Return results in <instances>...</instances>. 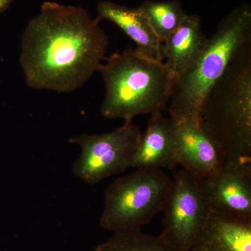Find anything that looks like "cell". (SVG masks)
<instances>
[{
    "label": "cell",
    "instance_id": "cell-1",
    "mask_svg": "<svg viewBox=\"0 0 251 251\" xmlns=\"http://www.w3.org/2000/svg\"><path fill=\"white\" fill-rule=\"evenodd\" d=\"M108 45L85 9L45 1L23 33L20 63L26 84L37 90L75 91L99 70Z\"/></svg>",
    "mask_w": 251,
    "mask_h": 251
},
{
    "label": "cell",
    "instance_id": "cell-2",
    "mask_svg": "<svg viewBox=\"0 0 251 251\" xmlns=\"http://www.w3.org/2000/svg\"><path fill=\"white\" fill-rule=\"evenodd\" d=\"M200 126L221 150L225 163H251V41L206 95Z\"/></svg>",
    "mask_w": 251,
    "mask_h": 251
},
{
    "label": "cell",
    "instance_id": "cell-3",
    "mask_svg": "<svg viewBox=\"0 0 251 251\" xmlns=\"http://www.w3.org/2000/svg\"><path fill=\"white\" fill-rule=\"evenodd\" d=\"M250 41L251 6L242 4L220 22L196 60L175 79L169 100L170 117L176 123L200 126L201 109L206 95Z\"/></svg>",
    "mask_w": 251,
    "mask_h": 251
},
{
    "label": "cell",
    "instance_id": "cell-4",
    "mask_svg": "<svg viewBox=\"0 0 251 251\" xmlns=\"http://www.w3.org/2000/svg\"><path fill=\"white\" fill-rule=\"evenodd\" d=\"M99 72L106 88L103 117L132 121L140 115L162 112L169 103L175 81L171 71L164 62L137 49L112 54Z\"/></svg>",
    "mask_w": 251,
    "mask_h": 251
},
{
    "label": "cell",
    "instance_id": "cell-5",
    "mask_svg": "<svg viewBox=\"0 0 251 251\" xmlns=\"http://www.w3.org/2000/svg\"><path fill=\"white\" fill-rule=\"evenodd\" d=\"M173 179L159 168H144L115 180L105 193L100 227L115 231L141 227L164 209Z\"/></svg>",
    "mask_w": 251,
    "mask_h": 251
},
{
    "label": "cell",
    "instance_id": "cell-6",
    "mask_svg": "<svg viewBox=\"0 0 251 251\" xmlns=\"http://www.w3.org/2000/svg\"><path fill=\"white\" fill-rule=\"evenodd\" d=\"M142 135L139 127L129 121L110 133H84L70 138L71 143L81 148L80 157L73 164V173L84 182L96 184L131 168Z\"/></svg>",
    "mask_w": 251,
    "mask_h": 251
},
{
    "label": "cell",
    "instance_id": "cell-7",
    "mask_svg": "<svg viewBox=\"0 0 251 251\" xmlns=\"http://www.w3.org/2000/svg\"><path fill=\"white\" fill-rule=\"evenodd\" d=\"M163 211L161 235L173 247L190 251L209 214L204 178L183 168L175 172Z\"/></svg>",
    "mask_w": 251,
    "mask_h": 251
},
{
    "label": "cell",
    "instance_id": "cell-8",
    "mask_svg": "<svg viewBox=\"0 0 251 251\" xmlns=\"http://www.w3.org/2000/svg\"><path fill=\"white\" fill-rule=\"evenodd\" d=\"M204 179L211 212L251 219V163H225Z\"/></svg>",
    "mask_w": 251,
    "mask_h": 251
},
{
    "label": "cell",
    "instance_id": "cell-9",
    "mask_svg": "<svg viewBox=\"0 0 251 251\" xmlns=\"http://www.w3.org/2000/svg\"><path fill=\"white\" fill-rule=\"evenodd\" d=\"M177 166L202 178L216 173L225 164L224 155L201 126L177 123L176 135Z\"/></svg>",
    "mask_w": 251,
    "mask_h": 251
},
{
    "label": "cell",
    "instance_id": "cell-10",
    "mask_svg": "<svg viewBox=\"0 0 251 251\" xmlns=\"http://www.w3.org/2000/svg\"><path fill=\"white\" fill-rule=\"evenodd\" d=\"M176 128L177 123L171 117H165L163 112L151 115L131 168L173 169L178 166Z\"/></svg>",
    "mask_w": 251,
    "mask_h": 251
},
{
    "label": "cell",
    "instance_id": "cell-11",
    "mask_svg": "<svg viewBox=\"0 0 251 251\" xmlns=\"http://www.w3.org/2000/svg\"><path fill=\"white\" fill-rule=\"evenodd\" d=\"M190 251H251V219L209 211Z\"/></svg>",
    "mask_w": 251,
    "mask_h": 251
},
{
    "label": "cell",
    "instance_id": "cell-12",
    "mask_svg": "<svg viewBox=\"0 0 251 251\" xmlns=\"http://www.w3.org/2000/svg\"><path fill=\"white\" fill-rule=\"evenodd\" d=\"M201 17L187 15L179 27L162 44L163 62L175 79L194 63L205 46Z\"/></svg>",
    "mask_w": 251,
    "mask_h": 251
},
{
    "label": "cell",
    "instance_id": "cell-13",
    "mask_svg": "<svg viewBox=\"0 0 251 251\" xmlns=\"http://www.w3.org/2000/svg\"><path fill=\"white\" fill-rule=\"evenodd\" d=\"M99 19L111 21L120 28L138 47V50L156 60L163 62L162 43L143 14L136 9L104 1L97 6Z\"/></svg>",
    "mask_w": 251,
    "mask_h": 251
},
{
    "label": "cell",
    "instance_id": "cell-14",
    "mask_svg": "<svg viewBox=\"0 0 251 251\" xmlns=\"http://www.w3.org/2000/svg\"><path fill=\"white\" fill-rule=\"evenodd\" d=\"M110 239L99 244L94 251H184L173 247L161 234L145 233L141 227L115 231Z\"/></svg>",
    "mask_w": 251,
    "mask_h": 251
},
{
    "label": "cell",
    "instance_id": "cell-15",
    "mask_svg": "<svg viewBox=\"0 0 251 251\" xmlns=\"http://www.w3.org/2000/svg\"><path fill=\"white\" fill-rule=\"evenodd\" d=\"M162 44L183 23L187 14L177 0H147L138 7Z\"/></svg>",
    "mask_w": 251,
    "mask_h": 251
},
{
    "label": "cell",
    "instance_id": "cell-16",
    "mask_svg": "<svg viewBox=\"0 0 251 251\" xmlns=\"http://www.w3.org/2000/svg\"><path fill=\"white\" fill-rule=\"evenodd\" d=\"M12 1L13 0H0V13L7 9Z\"/></svg>",
    "mask_w": 251,
    "mask_h": 251
}]
</instances>
